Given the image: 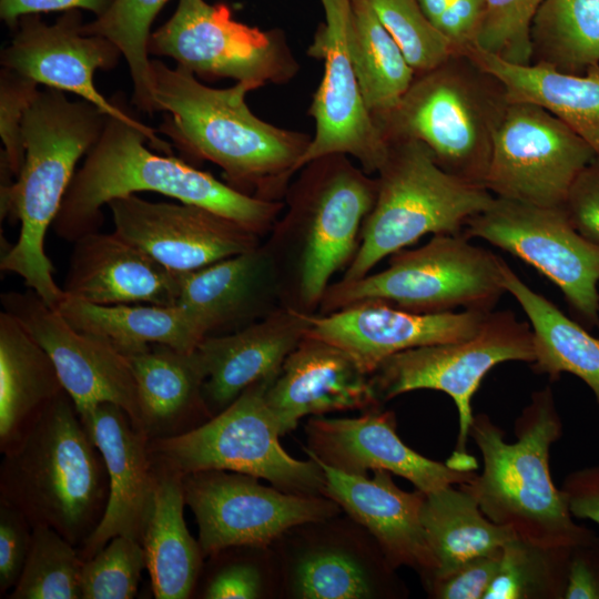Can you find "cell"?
<instances>
[{
	"mask_svg": "<svg viewBox=\"0 0 599 599\" xmlns=\"http://www.w3.org/2000/svg\"><path fill=\"white\" fill-rule=\"evenodd\" d=\"M151 77L156 110L166 113L159 132L183 153L219 165L231 186L276 200L312 136L257 118L245 99L250 84L214 89L161 60H151Z\"/></svg>",
	"mask_w": 599,
	"mask_h": 599,
	"instance_id": "cell-1",
	"label": "cell"
},
{
	"mask_svg": "<svg viewBox=\"0 0 599 599\" xmlns=\"http://www.w3.org/2000/svg\"><path fill=\"white\" fill-rule=\"evenodd\" d=\"M109 116L92 103L70 101L63 91H39L22 121L24 162L16 177L0 159L1 219L20 222L17 242L0 268L23 278L50 307L65 296L53 278L44 237L74 177L78 161L98 141Z\"/></svg>",
	"mask_w": 599,
	"mask_h": 599,
	"instance_id": "cell-2",
	"label": "cell"
},
{
	"mask_svg": "<svg viewBox=\"0 0 599 599\" xmlns=\"http://www.w3.org/2000/svg\"><path fill=\"white\" fill-rule=\"evenodd\" d=\"M148 135L121 119L108 118L101 135L75 172L53 222L69 242L98 232L102 207L139 192H155L230 219L257 235L271 229L284 204L261 199L221 182L171 154L145 146Z\"/></svg>",
	"mask_w": 599,
	"mask_h": 599,
	"instance_id": "cell-3",
	"label": "cell"
},
{
	"mask_svg": "<svg viewBox=\"0 0 599 599\" xmlns=\"http://www.w3.org/2000/svg\"><path fill=\"white\" fill-rule=\"evenodd\" d=\"M515 426L517 441L507 443L487 415L474 416L469 436L480 449L484 469L459 486L489 520L522 541L557 550L599 545L592 530L573 521L565 493L551 478L550 447L561 437L562 423L549 387L532 393Z\"/></svg>",
	"mask_w": 599,
	"mask_h": 599,
	"instance_id": "cell-4",
	"label": "cell"
},
{
	"mask_svg": "<svg viewBox=\"0 0 599 599\" xmlns=\"http://www.w3.org/2000/svg\"><path fill=\"white\" fill-rule=\"evenodd\" d=\"M2 454L0 500L32 527L48 526L79 549L103 517L109 476L68 393L63 389Z\"/></svg>",
	"mask_w": 599,
	"mask_h": 599,
	"instance_id": "cell-5",
	"label": "cell"
},
{
	"mask_svg": "<svg viewBox=\"0 0 599 599\" xmlns=\"http://www.w3.org/2000/svg\"><path fill=\"white\" fill-rule=\"evenodd\" d=\"M509 101L502 82L465 53L415 73L397 105L375 119L386 142L417 140L447 173L485 186L495 135Z\"/></svg>",
	"mask_w": 599,
	"mask_h": 599,
	"instance_id": "cell-6",
	"label": "cell"
},
{
	"mask_svg": "<svg viewBox=\"0 0 599 599\" xmlns=\"http://www.w3.org/2000/svg\"><path fill=\"white\" fill-rule=\"evenodd\" d=\"M377 171V194L366 216L357 252L343 281H354L426 234H463L467 221L490 206L495 195L465 182L436 162L417 140L388 141Z\"/></svg>",
	"mask_w": 599,
	"mask_h": 599,
	"instance_id": "cell-7",
	"label": "cell"
},
{
	"mask_svg": "<svg viewBox=\"0 0 599 599\" xmlns=\"http://www.w3.org/2000/svg\"><path fill=\"white\" fill-rule=\"evenodd\" d=\"M502 261L463 234L434 235L420 247L392 254L378 273L329 284L319 305L323 314L366 301L419 314L490 312L506 292Z\"/></svg>",
	"mask_w": 599,
	"mask_h": 599,
	"instance_id": "cell-8",
	"label": "cell"
},
{
	"mask_svg": "<svg viewBox=\"0 0 599 599\" xmlns=\"http://www.w3.org/2000/svg\"><path fill=\"white\" fill-rule=\"evenodd\" d=\"M272 382L252 385L194 429L149 439L153 465L181 476L211 469L242 473L286 493L324 496L321 465L309 456L293 458L280 443L282 433L265 398Z\"/></svg>",
	"mask_w": 599,
	"mask_h": 599,
	"instance_id": "cell-9",
	"label": "cell"
},
{
	"mask_svg": "<svg viewBox=\"0 0 599 599\" xmlns=\"http://www.w3.org/2000/svg\"><path fill=\"white\" fill-rule=\"evenodd\" d=\"M291 192L286 222L300 226V297L319 305L332 276L349 265L364 221L374 206L377 180L345 154L307 163Z\"/></svg>",
	"mask_w": 599,
	"mask_h": 599,
	"instance_id": "cell-10",
	"label": "cell"
},
{
	"mask_svg": "<svg viewBox=\"0 0 599 599\" xmlns=\"http://www.w3.org/2000/svg\"><path fill=\"white\" fill-rule=\"evenodd\" d=\"M508 361H535L530 324L511 311H490L469 338L397 353L372 375L379 399L388 400L417 389L449 395L457 407L459 433L455 454L466 455L474 415L471 398L485 375Z\"/></svg>",
	"mask_w": 599,
	"mask_h": 599,
	"instance_id": "cell-11",
	"label": "cell"
},
{
	"mask_svg": "<svg viewBox=\"0 0 599 599\" xmlns=\"http://www.w3.org/2000/svg\"><path fill=\"white\" fill-rule=\"evenodd\" d=\"M520 258L562 292L587 329L599 327V244L580 234L564 207H544L495 196L463 231Z\"/></svg>",
	"mask_w": 599,
	"mask_h": 599,
	"instance_id": "cell-12",
	"label": "cell"
},
{
	"mask_svg": "<svg viewBox=\"0 0 599 599\" xmlns=\"http://www.w3.org/2000/svg\"><path fill=\"white\" fill-rule=\"evenodd\" d=\"M148 50L193 74L233 79L254 90L285 83L300 69L281 35L235 21L226 6L205 0H179L173 16L151 33Z\"/></svg>",
	"mask_w": 599,
	"mask_h": 599,
	"instance_id": "cell-13",
	"label": "cell"
},
{
	"mask_svg": "<svg viewBox=\"0 0 599 599\" xmlns=\"http://www.w3.org/2000/svg\"><path fill=\"white\" fill-rule=\"evenodd\" d=\"M182 486L205 558L229 547H271L288 529L342 510L326 496L286 493L260 484L254 476L227 470L184 475Z\"/></svg>",
	"mask_w": 599,
	"mask_h": 599,
	"instance_id": "cell-14",
	"label": "cell"
},
{
	"mask_svg": "<svg viewBox=\"0 0 599 599\" xmlns=\"http://www.w3.org/2000/svg\"><path fill=\"white\" fill-rule=\"evenodd\" d=\"M305 522L273 545L280 588L296 599H373L393 593L392 571L373 536L351 517Z\"/></svg>",
	"mask_w": 599,
	"mask_h": 599,
	"instance_id": "cell-15",
	"label": "cell"
},
{
	"mask_svg": "<svg viewBox=\"0 0 599 599\" xmlns=\"http://www.w3.org/2000/svg\"><path fill=\"white\" fill-rule=\"evenodd\" d=\"M592 148L541 106L510 103L495 135L485 187L495 196L564 207Z\"/></svg>",
	"mask_w": 599,
	"mask_h": 599,
	"instance_id": "cell-16",
	"label": "cell"
},
{
	"mask_svg": "<svg viewBox=\"0 0 599 599\" xmlns=\"http://www.w3.org/2000/svg\"><path fill=\"white\" fill-rule=\"evenodd\" d=\"M321 3L325 22L307 54L324 61V73L308 110L315 133L296 170L322 156L345 154L366 173H377L388 143L365 103L354 69L349 47L352 0Z\"/></svg>",
	"mask_w": 599,
	"mask_h": 599,
	"instance_id": "cell-17",
	"label": "cell"
},
{
	"mask_svg": "<svg viewBox=\"0 0 599 599\" xmlns=\"http://www.w3.org/2000/svg\"><path fill=\"white\" fill-rule=\"evenodd\" d=\"M3 311L17 318L51 357L63 389L80 418L112 403L143 430L138 386L131 363L106 341L72 327L33 290L2 293Z\"/></svg>",
	"mask_w": 599,
	"mask_h": 599,
	"instance_id": "cell-18",
	"label": "cell"
},
{
	"mask_svg": "<svg viewBox=\"0 0 599 599\" xmlns=\"http://www.w3.org/2000/svg\"><path fill=\"white\" fill-rule=\"evenodd\" d=\"M122 57L108 39L87 34L80 14L67 11L53 24L38 14L19 20V29L2 50L1 65L38 84L79 95L109 118L121 119L142 130L153 148L171 154V145L145 125L105 99L95 88L94 73L114 68Z\"/></svg>",
	"mask_w": 599,
	"mask_h": 599,
	"instance_id": "cell-19",
	"label": "cell"
},
{
	"mask_svg": "<svg viewBox=\"0 0 599 599\" xmlns=\"http://www.w3.org/2000/svg\"><path fill=\"white\" fill-rule=\"evenodd\" d=\"M114 231L176 273L192 272L258 246V236L206 209L150 202L135 194L112 200Z\"/></svg>",
	"mask_w": 599,
	"mask_h": 599,
	"instance_id": "cell-20",
	"label": "cell"
},
{
	"mask_svg": "<svg viewBox=\"0 0 599 599\" xmlns=\"http://www.w3.org/2000/svg\"><path fill=\"white\" fill-rule=\"evenodd\" d=\"M488 313L419 314L380 301H366L323 315L304 312L305 336L337 346L373 375L397 353L471 337Z\"/></svg>",
	"mask_w": 599,
	"mask_h": 599,
	"instance_id": "cell-21",
	"label": "cell"
},
{
	"mask_svg": "<svg viewBox=\"0 0 599 599\" xmlns=\"http://www.w3.org/2000/svg\"><path fill=\"white\" fill-rule=\"evenodd\" d=\"M305 433L307 456L352 475L387 470L425 494L469 484L477 476L410 449L398 437L392 412L376 408L356 418L313 417L306 423Z\"/></svg>",
	"mask_w": 599,
	"mask_h": 599,
	"instance_id": "cell-22",
	"label": "cell"
},
{
	"mask_svg": "<svg viewBox=\"0 0 599 599\" xmlns=\"http://www.w3.org/2000/svg\"><path fill=\"white\" fill-rule=\"evenodd\" d=\"M81 420L100 450L109 476L103 517L79 548L81 558L87 560L115 536H126L141 544L153 506L158 473L149 453V437L121 407L102 403Z\"/></svg>",
	"mask_w": 599,
	"mask_h": 599,
	"instance_id": "cell-23",
	"label": "cell"
},
{
	"mask_svg": "<svg viewBox=\"0 0 599 599\" xmlns=\"http://www.w3.org/2000/svg\"><path fill=\"white\" fill-rule=\"evenodd\" d=\"M265 398L282 436L307 415L372 410L379 404L372 375L343 349L308 336L287 356Z\"/></svg>",
	"mask_w": 599,
	"mask_h": 599,
	"instance_id": "cell-24",
	"label": "cell"
},
{
	"mask_svg": "<svg viewBox=\"0 0 599 599\" xmlns=\"http://www.w3.org/2000/svg\"><path fill=\"white\" fill-rule=\"evenodd\" d=\"M316 461L325 477L324 496L373 536L392 568H413L427 583L437 570V561L420 520L425 493L402 490L387 470H374L368 478Z\"/></svg>",
	"mask_w": 599,
	"mask_h": 599,
	"instance_id": "cell-25",
	"label": "cell"
},
{
	"mask_svg": "<svg viewBox=\"0 0 599 599\" xmlns=\"http://www.w3.org/2000/svg\"><path fill=\"white\" fill-rule=\"evenodd\" d=\"M73 243L62 286L65 295L100 305L177 304L180 273L115 231L92 232Z\"/></svg>",
	"mask_w": 599,
	"mask_h": 599,
	"instance_id": "cell-26",
	"label": "cell"
},
{
	"mask_svg": "<svg viewBox=\"0 0 599 599\" xmlns=\"http://www.w3.org/2000/svg\"><path fill=\"white\" fill-rule=\"evenodd\" d=\"M305 332L304 312L285 308L237 331L205 337L197 351L206 370L203 392L211 413L223 410L252 385L274 380Z\"/></svg>",
	"mask_w": 599,
	"mask_h": 599,
	"instance_id": "cell-27",
	"label": "cell"
},
{
	"mask_svg": "<svg viewBox=\"0 0 599 599\" xmlns=\"http://www.w3.org/2000/svg\"><path fill=\"white\" fill-rule=\"evenodd\" d=\"M271 254L257 246L205 267L180 273L177 304L205 337L227 334L257 321L271 288Z\"/></svg>",
	"mask_w": 599,
	"mask_h": 599,
	"instance_id": "cell-28",
	"label": "cell"
},
{
	"mask_svg": "<svg viewBox=\"0 0 599 599\" xmlns=\"http://www.w3.org/2000/svg\"><path fill=\"white\" fill-rule=\"evenodd\" d=\"M128 358L149 439L184 434L213 416L204 397L206 370L197 348L185 352L151 344Z\"/></svg>",
	"mask_w": 599,
	"mask_h": 599,
	"instance_id": "cell-29",
	"label": "cell"
},
{
	"mask_svg": "<svg viewBox=\"0 0 599 599\" xmlns=\"http://www.w3.org/2000/svg\"><path fill=\"white\" fill-rule=\"evenodd\" d=\"M463 53L502 82L509 103L541 106L582 138L599 156V63L583 74H570L541 63H509L475 45Z\"/></svg>",
	"mask_w": 599,
	"mask_h": 599,
	"instance_id": "cell-30",
	"label": "cell"
},
{
	"mask_svg": "<svg viewBox=\"0 0 599 599\" xmlns=\"http://www.w3.org/2000/svg\"><path fill=\"white\" fill-rule=\"evenodd\" d=\"M63 390L57 368L23 325L0 313V450L13 445Z\"/></svg>",
	"mask_w": 599,
	"mask_h": 599,
	"instance_id": "cell-31",
	"label": "cell"
},
{
	"mask_svg": "<svg viewBox=\"0 0 599 599\" xmlns=\"http://www.w3.org/2000/svg\"><path fill=\"white\" fill-rule=\"evenodd\" d=\"M57 309L72 327L106 341L125 356L151 344L191 352L205 338L180 305H100L65 295Z\"/></svg>",
	"mask_w": 599,
	"mask_h": 599,
	"instance_id": "cell-32",
	"label": "cell"
},
{
	"mask_svg": "<svg viewBox=\"0 0 599 599\" xmlns=\"http://www.w3.org/2000/svg\"><path fill=\"white\" fill-rule=\"evenodd\" d=\"M155 469L158 484L141 541L146 569L156 599H186L194 593L205 557L186 527L182 476Z\"/></svg>",
	"mask_w": 599,
	"mask_h": 599,
	"instance_id": "cell-33",
	"label": "cell"
},
{
	"mask_svg": "<svg viewBox=\"0 0 599 599\" xmlns=\"http://www.w3.org/2000/svg\"><path fill=\"white\" fill-rule=\"evenodd\" d=\"M501 273L505 291L529 319L535 345L532 370L551 380L562 373L577 376L591 389L599 412V337L530 288L505 261Z\"/></svg>",
	"mask_w": 599,
	"mask_h": 599,
	"instance_id": "cell-34",
	"label": "cell"
},
{
	"mask_svg": "<svg viewBox=\"0 0 599 599\" xmlns=\"http://www.w3.org/2000/svg\"><path fill=\"white\" fill-rule=\"evenodd\" d=\"M420 520L437 561V570L429 581L518 538L510 528L489 520L473 495L460 486L425 494Z\"/></svg>",
	"mask_w": 599,
	"mask_h": 599,
	"instance_id": "cell-35",
	"label": "cell"
},
{
	"mask_svg": "<svg viewBox=\"0 0 599 599\" xmlns=\"http://www.w3.org/2000/svg\"><path fill=\"white\" fill-rule=\"evenodd\" d=\"M349 47L363 98L375 120L397 105L415 71L367 0H352Z\"/></svg>",
	"mask_w": 599,
	"mask_h": 599,
	"instance_id": "cell-36",
	"label": "cell"
},
{
	"mask_svg": "<svg viewBox=\"0 0 599 599\" xmlns=\"http://www.w3.org/2000/svg\"><path fill=\"white\" fill-rule=\"evenodd\" d=\"M532 63L583 74L599 63V0H545L532 26Z\"/></svg>",
	"mask_w": 599,
	"mask_h": 599,
	"instance_id": "cell-37",
	"label": "cell"
},
{
	"mask_svg": "<svg viewBox=\"0 0 599 599\" xmlns=\"http://www.w3.org/2000/svg\"><path fill=\"white\" fill-rule=\"evenodd\" d=\"M169 0H113L94 21L83 24L87 34L111 41L125 59L134 88V102L144 112H158L153 99L148 44L151 24Z\"/></svg>",
	"mask_w": 599,
	"mask_h": 599,
	"instance_id": "cell-38",
	"label": "cell"
},
{
	"mask_svg": "<svg viewBox=\"0 0 599 599\" xmlns=\"http://www.w3.org/2000/svg\"><path fill=\"white\" fill-rule=\"evenodd\" d=\"M571 554L511 539L483 599L564 598Z\"/></svg>",
	"mask_w": 599,
	"mask_h": 599,
	"instance_id": "cell-39",
	"label": "cell"
},
{
	"mask_svg": "<svg viewBox=\"0 0 599 599\" xmlns=\"http://www.w3.org/2000/svg\"><path fill=\"white\" fill-rule=\"evenodd\" d=\"M84 560L79 549L48 526L32 527L29 554L11 599H82Z\"/></svg>",
	"mask_w": 599,
	"mask_h": 599,
	"instance_id": "cell-40",
	"label": "cell"
},
{
	"mask_svg": "<svg viewBox=\"0 0 599 599\" xmlns=\"http://www.w3.org/2000/svg\"><path fill=\"white\" fill-rule=\"evenodd\" d=\"M271 547L235 546L211 555V569L203 581L201 598L258 599L280 588Z\"/></svg>",
	"mask_w": 599,
	"mask_h": 599,
	"instance_id": "cell-41",
	"label": "cell"
},
{
	"mask_svg": "<svg viewBox=\"0 0 599 599\" xmlns=\"http://www.w3.org/2000/svg\"><path fill=\"white\" fill-rule=\"evenodd\" d=\"M415 73L443 63L453 49L422 11L417 0H367Z\"/></svg>",
	"mask_w": 599,
	"mask_h": 599,
	"instance_id": "cell-42",
	"label": "cell"
},
{
	"mask_svg": "<svg viewBox=\"0 0 599 599\" xmlns=\"http://www.w3.org/2000/svg\"><path fill=\"white\" fill-rule=\"evenodd\" d=\"M146 568L142 545L126 536L113 537L94 556L84 560L82 599H131Z\"/></svg>",
	"mask_w": 599,
	"mask_h": 599,
	"instance_id": "cell-43",
	"label": "cell"
},
{
	"mask_svg": "<svg viewBox=\"0 0 599 599\" xmlns=\"http://www.w3.org/2000/svg\"><path fill=\"white\" fill-rule=\"evenodd\" d=\"M544 1L486 0L475 47L509 63L531 64V26Z\"/></svg>",
	"mask_w": 599,
	"mask_h": 599,
	"instance_id": "cell-44",
	"label": "cell"
},
{
	"mask_svg": "<svg viewBox=\"0 0 599 599\" xmlns=\"http://www.w3.org/2000/svg\"><path fill=\"white\" fill-rule=\"evenodd\" d=\"M38 83L7 68L0 73L1 155L17 177L24 162L22 121L37 97Z\"/></svg>",
	"mask_w": 599,
	"mask_h": 599,
	"instance_id": "cell-45",
	"label": "cell"
},
{
	"mask_svg": "<svg viewBox=\"0 0 599 599\" xmlns=\"http://www.w3.org/2000/svg\"><path fill=\"white\" fill-rule=\"evenodd\" d=\"M32 526L17 508L0 500V593L17 585L31 545Z\"/></svg>",
	"mask_w": 599,
	"mask_h": 599,
	"instance_id": "cell-46",
	"label": "cell"
},
{
	"mask_svg": "<svg viewBox=\"0 0 599 599\" xmlns=\"http://www.w3.org/2000/svg\"><path fill=\"white\" fill-rule=\"evenodd\" d=\"M501 549L473 558L446 576L435 578L426 587L438 599L484 598L500 562Z\"/></svg>",
	"mask_w": 599,
	"mask_h": 599,
	"instance_id": "cell-47",
	"label": "cell"
},
{
	"mask_svg": "<svg viewBox=\"0 0 599 599\" xmlns=\"http://www.w3.org/2000/svg\"><path fill=\"white\" fill-rule=\"evenodd\" d=\"M564 210L580 234L599 244V156L579 173L568 192Z\"/></svg>",
	"mask_w": 599,
	"mask_h": 599,
	"instance_id": "cell-48",
	"label": "cell"
},
{
	"mask_svg": "<svg viewBox=\"0 0 599 599\" xmlns=\"http://www.w3.org/2000/svg\"><path fill=\"white\" fill-rule=\"evenodd\" d=\"M486 0H451L435 28L447 39L453 52L463 53L475 45Z\"/></svg>",
	"mask_w": 599,
	"mask_h": 599,
	"instance_id": "cell-49",
	"label": "cell"
},
{
	"mask_svg": "<svg viewBox=\"0 0 599 599\" xmlns=\"http://www.w3.org/2000/svg\"><path fill=\"white\" fill-rule=\"evenodd\" d=\"M565 599H599V545L572 550Z\"/></svg>",
	"mask_w": 599,
	"mask_h": 599,
	"instance_id": "cell-50",
	"label": "cell"
},
{
	"mask_svg": "<svg viewBox=\"0 0 599 599\" xmlns=\"http://www.w3.org/2000/svg\"><path fill=\"white\" fill-rule=\"evenodd\" d=\"M561 489L572 517L590 519L599 526V465L572 471Z\"/></svg>",
	"mask_w": 599,
	"mask_h": 599,
	"instance_id": "cell-51",
	"label": "cell"
},
{
	"mask_svg": "<svg viewBox=\"0 0 599 599\" xmlns=\"http://www.w3.org/2000/svg\"><path fill=\"white\" fill-rule=\"evenodd\" d=\"M112 2L113 0H0V16L11 27L17 26L24 16L41 12L84 9L100 17Z\"/></svg>",
	"mask_w": 599,
	"mask_h": 599,
	"instance_id": "cell-52",
	"label": "cell"
},
{
	"mask_svg": "<svg viewBox=\"0 0 599 599\" xmlns=\"http://www.w3.org/2000/svg\"><path fill=\"white\" fill-rule=\"evenodd\" d=\"M426 18L434 24L439 20L451 0H417Z\"/></svg>",
	"mask_w": 599,
	"mask_h": 599,
	"instance_id": "cell-53",
	"label": "cell"
}]
</instances>
